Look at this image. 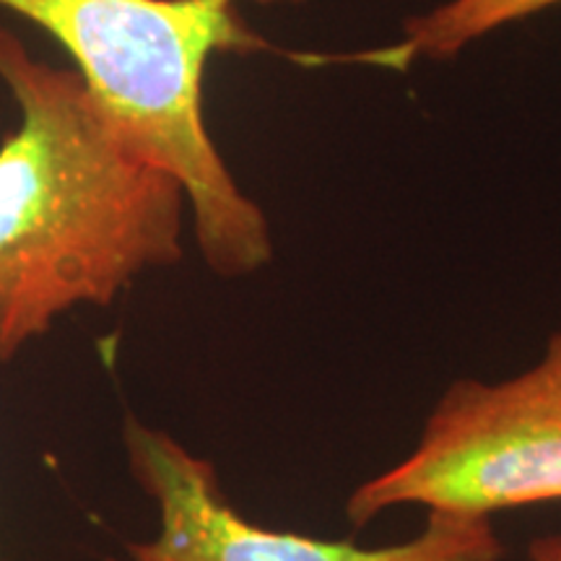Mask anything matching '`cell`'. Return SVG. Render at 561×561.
Instances as JSON below:
<instances>
[{"label": "cell", "mask_w": 561, "mask_h": 561, "mask_svg": "<svg viewBox=\"0 0 561 561\" xmlns=\"http://www.w3.org/2000/svg\"><path fill=\"white\" fill-rule=\"evenodd\" d=\"M19 128L0 144V362L76 307H110L182 257L185 191L91 100L73 68L0 26Z\"/></svg>", "instance_id": "6da1fadb"}, {"label": "cell", "mask_w": 561, "mask_h": 561, "mask_svg": "<svg viewBox=\"0 0 561 561\" xmlns=\"http://www.w3.org/2000/svg\"><path fill=\"white\" fill-rule=\"evenodd\" d=\"M0 9L50 34L112 125L180 182L216 276L271 263L268 219L237 185L203 115L208 60L261 47L237 0H0Z\"/></svg>", "instance_id": "7a4b0ae2"}, {"label": "cell", "mask_w": 561, "mask_h": 561, "mask_svg": "<svg viewBox=\"0 0 561 561\" xmlns=\"http://www.w3.org/2000/svg\"><path fill=\"white\" fill-rule=\"evenodd\" d=\"M546 502H561V331L520 375L455 380L419 445L351 491L346 517L367 528L396 507L489 517Z\"/></svg>", "instance_id": "3957f363"}, {"label": "cell", "mask_w": 561, "mask_h": 561, "mask_svg": "<svg viewBox=\"0 0 561 561\" xmlns=\"http://www.w3.org/2000/svg\"><path fill=\"white\" fill-rule=\"evenodd\" d=\"M123 445L130 476L159 510V533L128 543L130 561H502L507 551L489 517L450 512H430L416 538L380 549L271 530L231 507L214 462L172 434L125 416Z\"/></svg>", "instance_id": "277c9868"}, {"label": "cell", "mask_w": 561, "mask_h": 561, "mask_svg": "<svg viewBox=\"0 0 561 561\" xmlns=\"http://www.w3.org/2000/svg\"><path fill=\"white\" fill-rule=\"evenodd\" d=\"M557 5L561 0H447L405 21L401 45L390 58L453 60L476 39Z\"/></svg>", "instance_id": "5b68a950"}, {"label": "cell", "mask_w": 561, "mask_h": 561, "mask_svg": "<svg viewBox=\"0 0 561 561\" xmlns=\"http://www.w3.org/2000/svg\"><path fill=\"white\" fill-rule=\"evenodd\" d=\"M530 561H561V533L541 536L528 546Z\"/></svg>", "instance_id": "8992f818"}]
</instances>
